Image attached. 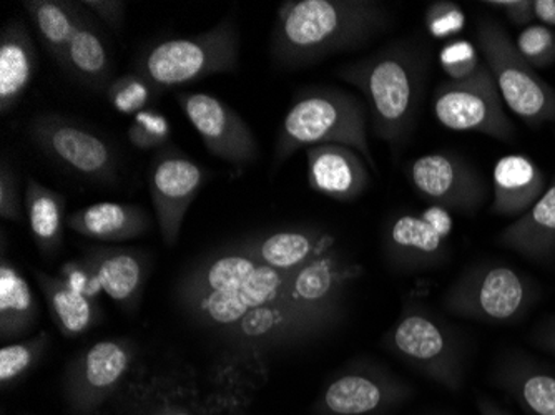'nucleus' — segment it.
I'll return each mask as SVG.
<instances>
[{
	"label": "nucleus",
	"instance_id": "1",
	"mask_svg": "<svg viewBox=\"0 0 555 415\" xmlns=\"http://www.w3.org/2000/svg\"><path fill=\"white\" fill-rule=\"evenodd\" d=\"M391 22L386 4L374 0H288L274 18L271 59L286 70L310 67L367 46Z\"/></svg>",
	"mask_w": 555,
	"mask_h": 415
},
{
	"label": "nucleus",
	"instance_id": "19",
	"mask_svg": "<svg viewBox=\"0 0 555 415\" xmlns=\"http://www.w3.org/2000/svg\"><path fill=\"white\" fill-rule=\"evenodd\" d=\"M37 68L33 37L21 21L12 18L0 34V114H11L17 107L36 79Z\"/></svg>",
	"mask_w": 555,
	"mask_h": 415
},
{
	"label": "nucleus",
	"instance_id": "34",
	"mask_svg": "<svg viewBox=\"0 0 555 415\" xmlns=\"http://www.w3.org/2000/svg\"><path fill=\"white\" fill-rule=\"evenodd\" d=\"M24 199L21 195L17 174L11 165H0V217L4 220L21 221L24 217Z\"/></svg>",
	"mask_w": 555,
	"mask_h": 415
},
{
	"label": "nucleus",
	"instance_id": "41",
	"mask_svg": "<svg viewBox=\"0 0 555 415\" xmlns=\"http://www.w3.org/2000/svg\"><path fill=\"white\" fill-rule=\"evenodd\" d=\"M127 135H129L130 143L139 150H162L165 148L168 143L165 142V140L158 139V137L146 132L145 128L140 127L135 121L130 125Z\"/></svg>",
	"mask_w": 555,
	"mask_h": 415
},
{
	"label": "nucleus",
	"instance_id": "36",
	"mask_svg": "<svg viewBox=\"0 0 555 415\" xmlns=\"http://www.w3.org/2000/svg\"><path fill=\"white\" fill-rule=\"evenodd\" d=\"M62 271H64V280L62 281L75 291L82 293L89 298H95L96 293L102 289L95 270L89 261L67 264Z\"/></svg>",
	"mask_w": 555,
	"mask_h": 415
},
{
	"label": "nucleus",
	"instance_id": "40",
	"mask_svg": "<svg viewBox=\"0 0 555 415\" xmlns=\"http://www.w3.org/2000/svg\"><path fill=\"white\" fill-rule=\"evenodd\" d=\"M135 124L145 128L146 132L152 133V135L165 140V142H168V139H170V124H168L167 118H165L164 115L158 114V112H140V114L135 115Z\"/></svg>",
	"mask_w": 555,
	"mask_h": 415
},
{
	"label": "nucleus",
	"instance_id": "33",
	"mask_svg": "<svg viewBox=\"0 0 555 415\" xmlns=\"http://www.w3.org/2000/svg\"><path fill=\"white\" fill-rule=\"evenodd\" d=\"M424 21H426L427 30L436 39H448L464 29L466 15L454 2H435L427 8Z\"/></svg>",
	"mask_w": 555,
	"mask_h": 415
},
{
	"label": "nucleus",
	"instance_id": "18",
	"mask_svg": "<svg viewBox=\"0 0 555 415\" xmlns=\"http://www.w3.org/2000/svg\"><path fill=\"white\" fill-rule=\"evenodd\" d=\"M547 192V178L531 158L509 155L498 160L492 177L491 213L520 218Z\"/></svg>",
	"mask_w": 555,
	"mask_h": 415
},
{
	"label": "nucleus",
	"instance_id": "6",
	"mask_svg": "<svg viewBox=\"0 0 555 415\" xmlns=\"http://www.w3.org/2000/svg\"><path fill=\"white\" fill-rule=\"evenodd\" d=\"M385 346L408 366L460 392L466 380L463 339L444 317L416 299H406L398 321L386 333Z\"/></svg>",
	"mask_w": 555,
	"mask_h": 415
},
{
	"label": "nucleus",
	"instance_id": "16",
	"mask_svg": "<svg viewBox=\"0 0 555 415\" xmlns=\"http://www.w3.org/2000/svg\"><path fill=\"white\" fill-rule=\"evenodd\" d=\"M491 380L527 415H555V369L545 362L511 349L499 355Z\"/></svg>",
	"mask_w": 555,
	"mask_h": 415
},
{
	"label": "nucleus",
	"instance_id": "31",
	"mask_svg": "<svg viewBox=\"0 0 555 415\" xmlns=\"http://www.w3.org/2000/svg\"><path fill=\"white\" fill-rule=\"evenodd\" d=\"M517 50L532 68H547L555 64V33L551 27L532 24L519 34Z\"/></svg>",
	"mask_w": 555,
	"mask_h": 415
},
{
	"label": "nucleus",
	"instance_id": "28",
	"mask_svg": "<svg viewBox=\"0 0 555 415\" xmlns=\"http://www.w3.org/2000/svg\"><path fill=\"white\" fill-rule=\"evenodd\" d=\"M33 289L12 264L0 268V336L14 339L33 327L37 317Z\"/></svg>",
	"mask_w": 555,
	"mask_h": 415
},
{
	"label": "nucleus",
	"instance_id": "22",
	"mask_svg": "<svg viewBox=\"0 0 555 415\" xmlns=\"http://www.w3.org/2000/svg\"><path fill=\"white\" fill-rule=\"evenodd\" d=\"M67 224L87 238L124 242L143 235L150 228V218L140 206L129 203H95L70 215Z\"/></svg>",
	"mask_w": 555,
	"mask_h": 415
},
{
	"label": "nucleus",
	"instance_id": "5",
	"mask_svg": "<svg viewBox=\"0 0 555 415\" xmlns=\"http://www.w3.org/2000/svg\"><path fill=\"white\" fill-rule=\"evenodd\" d=\"M541 299L539 284L498 261L467 267L442 295L449 314L485 324L509 326L526 320Z\"/></svg>",
	"mask_w": 555,
	"mask_h": 415
},
{
	"label": "nucleus",
	"instance_id": "32",
	"mask_svg": "<svg viewBox=\"0 0 555 415\" xmlns=\"http://www.w3.org/2000/svg\"><path fill=\"white\" fill-rule=\"evenodd\" d=\"M47 346V334L33 341L18 342L0 349V380L11 382L25 373L37 361Z\"/></svg>",
	"mask_w": 555,
	"mask_h": 415
},
{
	"label": "nucleus",
	"instance_id": "42",
	"mask_svg": "<svg viewBox=\"0 0 555 415\" xmlns=\"http://www.w3.org/2000/svg\"><path fill=\"white\" fill-rule=\"evenodd\" d=\"M535 21L545 27H555V0H534Z\"/></svg>",
	"mask_w": 555,
	"mask_h": 415
},
{
	"label": "nucleus",
	"instance_id": "29",
	"mask_svg": "<svg viewBox=\"0 0 555 415\" xmlns=\"http://www.w3.org/2000/svg\"><path fill=\"white\" fill-rule=\"evenodd\" d=\"M133 351L124 341H100L87 349L79 362L83 384L93 391H108L129 373Z\"/></svg>",
	"mask_w": 555,
	"mask_h": 415
},
{
	"label": "nucleus",
	"instance_id": "21",
	"mask_svg": "<svg viewBox=\"0 0 555 415\" xmlns=\"http://www.w3.org/2000/svg\"><path fill=\"white\" fill-rule=\"evenodd\" d=\"M332 236L313 230L274 231L271 235L249 239L240 249L248 252L258 263L282 273H295L313 259L332 251Z\"/></svg>",
	"mask_w": 555,
	"mask_h": 415
},
{
	"label": "nucleus",
	"instance_id": "10",
	"mask_svg": "<svg viewBox=\"0 0 555 415\" xmlns=\"http://www.w3.org/2000/svg\"><path fill=\"white\" fill-rule=\"evenodd\" d=\"M29 137L46 157L75 177L99 185L117 183V152L87 125L57 114H40L30 120Z\"/></svg>",
	"mask_w": 555,
	"mask_h": 415
},
{
	"label": "nucleus",
	"instance_id": "43",
	"mask_svg": "<svg viewBox=\"0 0 555 415\" xmlns=\"http://www.w3.org/2000/svg\"><path fill=\"white\" fill-rule=\"evenodd\" d=\"M477 411L481 415H513L509 411L499 405L494 399L489 398V395H479L476 401Z\"/></svg>",
	"mask_w": 555,
	"mask_h": 415
},
{
	"label": "nucleus",
	"instance_id": "38",
	"mask_svg": "<svg viewBox=\"0 0 555 415\" xmlns=\"http://www.w3.org/2000/svg\"><path fill=\"white\" fill-rule=\"evenodd\" d=\"M486 5L499 9L511 24L519 25L524 29L535 21L534 0H491Z\"/></svg>",
	"mask_w": 555,
	"mask_h": 415
},
{
	"label": "nucleus",
	"instance_id": "27",
	"mask_svg": "<svg viewBox=\"0 0 555 415\" xmlns=\"http://www.w3.org/2000/svg\"><path fill=\"white\" fill-rule=\"evenodd\" d=\"M36 277L62 334L68 337L79 336L93 326L99 309L93 304L92 298L75 291L64 281L42 271L36 273Z\"/></svg>",
	"mask_w": 555,
	"mask_h": 415
},
{
	"label": "nucleus",
	"instance_id": "15",
	"mask_svg": "<svg viewBox=\"0 0 555 415\" xmlns=\"http://www.w3.org/2000/svg\"><path fill=\"white\" fill-rule=\"evenodd\" d=\"M204 168L177 150H162L150 170L149 186L162 238L168 246L179 239L183 220L204 186Z\"/></svg>",
	"mask_w": 555,
	"mask_h": 415
},
{
	"label": "nucleus",
	"instance_id": "17",
	"mask_svg": "<svg viewBox=\"0 0 555 415\" xmlns=\"http://www.w3.org/2000/svg\"><path fill=\"white\" fill-rule=\"evenodd\" d=\"M308 183L313 192L338 202H354L371 185L370 168L360 153L345 145L307 150Z\"/></svg>",
	"mask_w": 555,
	"mask_h": 415
},
{
	"label": "nucleus",
	"instance_id": "39",
	"mask_svg": "<svg viewBox=\"0 0 555 415\" xmlns=\"http://www.w3.org/2000/svg\"><path fill=\"white\" fill-rule=\"evenodd\" d=\"M534 348L555 355V316H547L539 321L527 336Z\"/></svg>",
	"mask_w": 555,
	"mask_h": 415
},
{
	"label": "nucleus",
	"instance_id": "44",
	"mask_svg": "<svg viewBox=\"0 0 555 415\" xmlns=\"http://www.w3.org/2000/svg\"><path fill=\"white\" fill-rule=\"evenodd\" d=\"M177 415H186V414H177Z\"/></svg>",
	"mask_w": 555,
	"mask_h": 415
},
{
	"label": "nucleus",
	"instance_id": "9",
	"mask_svg": "<svg viewBox=\"0 0 555 415\" xmlns=\"http://www.w3.org/2000/svg\"><path fill=\"white\" fill-rule=\"evenodd\" d=\"M433 114L454 132H477L501 142H516L517 128L502 107V96L488 65L464 79L446 80L433 96Z\"/></svg>",
	"mask_w": 555,
	"mask_h": 415
},
{
	"label": "nucleus",
	"instance_id": "37",
	"mask_svg": "<svg viewBox=\"0 0 555 415\" xmlns=\"http://www.w3.org/2000/svg\"><path fill=\"white\" fill-rule=\"evenodd\" d=\"M82 5L90 14L104 22L108 29L114 33L121 29L127 12V4L121 0H83Z\"/></svg>",
	"mask_w": 555,
	"mask_h": 415
},
{
	"label": "nucleus",
	"instance_id": "24",
	"mask_svg": "<svg viewBox=\"0 0 555 415\" xmlns=\"http://www.w3.org/2000/svg\"><path fill=\"white\" fill-rule=\"evenodd\" d=\"M22 5L33 18L37 34L49 50V54L54 57L59 67H64L65 50L86 15L82 2L25 0Z\"/></svg>",
	"mask_w": 555,
	"mask_h": 415
},
{
	"label": "nucleus",
	"instance_id": "4",
	"mask_svg": "<svg viewBox=\"0 0 555 415\" xmlns=\"http://www.w3.org/2000/svg\"><path fill=\"white\" fill-rule=\"evenodd\" d=\"M349 146L376 171L367 140L366 105L357 95L336 87H310L293 100L274 142L273 167H282L301 148L327 145Z\"/></svg>",
	"mask_w": 555,
	"mask_h": 415
},
{
	"label": "nucleus",
	"instance_id": "35",
	"mask_svg": "<svg viewBox=\"0 0 555 415\" xmlns=\"http://www.w3.org/2000/svg\"><path fill=\"white\" fill-rule=\"evenodd\" d=\"M441 64L451 74V80H457L473 74L481 62L477 61L476 50L470 43L457 42L442 50Z\"/></svg>",
	"mask_w": 555,
	"mask_h": 415
},
{
	"label": "nucleus",
	"instance_id": "3",
	"mask_svg": "<svg viewBox=\"0 0 555 415\" xmlns=\"http://www.w3.org/2000/svg\"><path fill=\"white\" fill-rule=\"evenodd\" d=\"M295 273L264 267L238 249L196 271L185 284V299L199 323L223 327L230 333L257 309L286 302L299 304L292 289Z\"/></svg>",
	"mask_w": 555,
	"mask_h": 415
},
{
	"label": "nucleus",
	"instance_id": "26",
	"mask_svg": "<svg viewBox=\"0 0 555 415\" xmlns=\"http://www.w3.org/2000/svg\"><path fill=\"white\" fill-rule=\"evenodd\" d=\"M95 270L100 286L120 304H132L145 280V268L139 256L124 249H102L87 259Z\"/></svg>",
	"mask_w": 555,
	"mask_h": 415
},
{
	"label": "nucleus",
	"instance_id": "20",
	"mask_svg": "<svg viewBox=\"0 0 555 415\" xmlns=\"http://www.w3.org/2000/svg\"><path fill=\"white\" fill-rule=\"evenodd\" d=\"M495 242L534 263H554L555 174L542 198L526 215L504 228Z\"/></svg>",
	"mask_w": 555,
	"mask_h": 415
},
{
	"label": "nucleus",
	"instance_id": "14",
	"mask_svg": "<svg viewBox=\"0 0 555 415\" xmlns=\"http://www.w3.org/2000/svg\"><path fill=\"white\" fill-rule=\"evenodd\" d=\"M414 389L406 380L383 367L349 371L327 384L321 399L326 415H382L395 411Z\"/></svg>",
	"mask_w": 555,
	"mask_h": 415
},
{
	"label": "nucleus",
	"instance_id": "8",
	"mask_svg": "<svg viewBox=\"0 0 555 415\" xmlns=\"http://www.w3.org/2000/svg\"><path fill=\"white\" fill-rule=\"evenodd\" d=\"M476 43L502 100L527 127L555 124V89L524 61L506 29L494 18L477 22Z\"/></svg>",
	"mask_w": 555,
	"mask_h": 415
},
{
	"label": "nucleus",
	"instance_id": "7",
	"mask_svg": "<svg viewBox=\"0 0 555 415\" xmlns=\"http://www.w3.org/2000/svg\"><path fill=\"white\" fill-rule=\"evenodd\" d=\"M240 33L235 18L218 22L207 33L155 43L137 59L135 74L154 90L190 86L208 75L238 68Z\"/></svg>",
	"mask_w": 555,
	"mask_h": 415
},
{
	"label": "nucleus",
	"instance_id": "11",
	"mask_svg": "<svg viewBox=\"0 0 555 415\" xmlns=\"http://www.w3.org/2000/svg\"><path fill=\"white\" fill-rule=\"evenodd\" d=\"M452 226L451 213L439 206L389 218L382 235L386 263L402 274L438 270L451 258Z\"/></svg>",
	"mask_w": 555,
	"mask_h": 415
},
{
	"label": "nucleus",
	"instance_id": "12",
	"mask_svg": "<svg viewBox=\"0 0 555 415\" xmlns=\"http://www.w3.org/2000/svg\"><path fill=\"white\" fill-rule=\"evenodd\" d=\"M408 178L433 206L474 217L489 198L488 183L469 161L451 152H433L411 161Z\"/></svg>",
	"mask_w": 555,
	"mask_h": 415
},
{
	"label": "nucleus",
	"instance_id": "30",
	"mask_svg": "<svg viewBox=\"0 0 555 415\" xmlns=\"http://www.w3.org/2000/svg\"><path fill=\"white\" fill-rule=\"evenodd\" d=\"M152 90V86L140 75L129 74L114 79L105 95L115 111L124 115H137L145 111Z\"/></svg>",
	"mask_w": 555,
	"mask_h": 415
},
{
	"label": "nucleus",
	"instance_id": "23",
	"mask_svg": "<svg viewBox=\"0 0 555 415\" xmlns=\"http://www.w3.org/2000/svg\"><path fill=\"white\" fill-rule=\"evenodd\" d=\"M74 79L95 92H107L112 79L111 55L95 22L87 14L65 50L64 67Z\"/></svg>",
	"mask_w": 555,
	"mask_h": 415
},
{
	"label": "nucleus",
	"instance_id": "2",
	"mask_svg": "<svg viewBox=\"0 0 555 415\" xmlns=\"http://www.w3.org/2000/svg\"><path fill=\"white\" fill-rule=\"evenodd\" d=\"M427 70L424 43L399 40L339 68L338 77L363 93L374 135L398 150L416 127Z\"/></svg>",
	"mask_w": 555,
	"mask_h": 415
},
{
	"label": "nucleus",
	"instance_id": "13",
	"mask_svg": "<svg viewBox=\"0 0 555 415\" xmlns=\"http://www.w3.org/2000/svg\"><path fill=\"white\" fill-rule=\"evenodd\" d=\"M177 103L214 157L233 167L257 160L258 143L251 128L227 103L199 92L177 93Z\"/></svg>",
	"mask_w": 555,
	"mask_h": 415
},
{
	"label": "nucleus",
	"instance_id": "25",
	"mask_svg": "<svg viewBox=\"0 0 555 415\" xmlns=\"http://www.w3.org/2000/svg\"><path fill=\"white\" fill-rule=\"evenodd\" d=\"M24 210L34 242L43 255L52 256L64 238L65 198L30 178L25 186Z\"/></svg>",
	"mask_w": 555,
	"mask_h": 415
}]
</instances>
